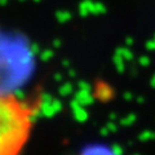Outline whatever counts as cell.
I'll return each instance as SVG.
<instances>
[{"mask_svg": "<svg viewBox=\"0 0 155 155\" xmlns=\"http://www.w3.org/2000/svg\"><path fill=\"white\" fill-rule=\"evenodd\" d=\"M35 107L13 93H0V155L21 153L31 137Z\"/></svg>", "mask_w": 155, "mask_h": 155, "instance_id": "1", "label": "cell"}]
</instances>
